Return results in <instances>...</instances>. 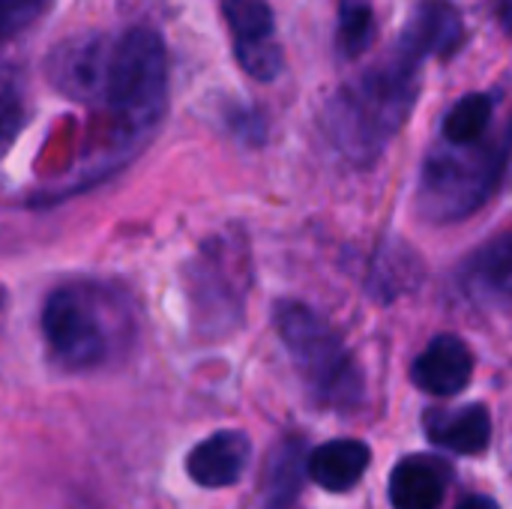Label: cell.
<instances>
[{
    "label": "cell",
    "instance_id": "1",
    "mask_svg": "<svg viewBox=\"0 0 512 509\" xmlns=\"http://www.w3.org/2000/svg\"><path fill=\"white\" fill-rule=\"evenodd\" d=\"M417 72L420 66L393 51L390 60L372 66L330 99L324 129L348 159L372 162L399 132L417 99Z\"/></svg>",
    "mask_w": 512,
    "mask_h": 509
},
{
    "label": "cell",
    "instance_id": "2",
    "mask_svg": "<svg viewBox=\"0 0 512 509\" xmlns=\"http://www.w3.org/2000/svg\"><path fill=\"white\" fill-rule=\"evenodd\" d=\"M168 99V54L165 42L150 27H132L114 39L105 105L120 117V123L141 135L156 126Z\"/></svg>",
    "mask_w": 512,
    "mask_h": 509
},
{
    "label": "cell",
    "instance_id": "3",
    "mask_svg": "<svg viewBox=\"0 0 512 509\" xmlns=\"http://www.w3.org/2000/svg\"><path fill=\"white\" fill-rule=\"evenodd\" d=\"M276 327L297 369L324 405L348 408L363 396V378L333 327L303 303H279Z\"/></svg>",
    "mask_w": 512,
    "mask_h": 509
},
{
    "label": "cell",
    "instance_id": "4",
    "mask_svg": "<svg viewBox=\"0 0 512 509\" xmlns=\"http://www.w3.org/2000/svg\"><path fill=\"white\" fill-rule=\"evenodd\" d=\"M504 159L486 144H450L435 150L417 186V207L435 222H456L480 210L498 186Z\"/></svg>",
    "mask_w": 512,
    "mask_h": 509
},
{
    "label": "cell",
    "instance_id": "5",
    "mask_svg": "<svg viewBox=\"0 0 512 509\" xmlns=\"http://www.w3.org/2000/svg\"><path fill=\"white\" fill-rule=\"evenodd\" d=\"M42 333L51 357L69 369L84 372L111 354V333L102 309L90 291L60 288L42 306Z\"/></svg>",
    "mask_w": 512,
    "mask_h": 509
},
{
    "label": "cell",
    "instance_id": "6",
    "mask_svg": "<svg viewBox=\"0 0 512 509\" xmlns=\"http://www.w3.org/2000/svg\"><path fill=\"white\" fill-rule=\"evenodd\" d=\"M111 51H114V39H108L105 33H84L66 39L54 48L48 60V78L60 93L78 102L105 99Z\"/></svg>",
    "mask_w": 512,
    "mask_h": 509
},
{
    "label": "cell",
    "instance_id": "7",
    "mask_svg": "<svg viewBox=\"0 0 512 509\" xmlns=\"http://www.w3.org/2000/svg\"><path fill=\"white\" fill-rule=\"evenodd\" d=\"M462 36H465V27H462L459 12L447 0H426L411 12L396 42V54L414 66H423L426 57L450 54L462 42Z\"/></svg>",
    "mask_w": 512,
    "mask_h": 509
},
{
    "label": "cell",
    "instance_id": "8",
    "mask_svg": "<svg viewBox=\"0 0 512 509\" xmlns=\"http://www.w3.org/2000/svg\"><path fill=\"white\" fill-rule=\"evenodd\" d=\"M252 459V441L243 432L225 429L204 438L186 459V474L204 489H228L243 480Z\"/></svg>",
    "mask_w": 512,
    "mask_h": 509
},
{
    "label": "cell",
    "instance_id": "9",
    "mask_svg": "<svg viewBox=\"0 0 512 509\" xmlns=\"http://www.w3.org/2000/svg\"><path fill=\"white\" fill-rule=\"evenodd\" d=\"M414 384L429 396H459L474 375V354L459 336H435L414 360Z\"/></svg>",
    "mask_w": 512,
    "mask_h": 509
},
{
    "label": "cell",
    "instance_id": "10",
    "mask_svg": "<svg viewBox=\"0 0 512 509\" xmlns=\"http://www.w3.org/2000/svg\"><path fill=\"white\" fill-rule=\"evenodd\" d=\"M453 483V468L429 453L402 459L390 477V504L396 509H438Z\"/></svg>",
    "mask_w": 512,
    "mask_h": 509
},
{
    "label": "cell",
    "instance_id": "11",
    "mask_svg": "<svg viewBox=\"0 0 512 509\" xmlns=\"http://www.w3.org/2000/svg\"><path fill=\"white\" fill-rule=\"evenodd\" d=\"M426 435L435 447L462 456H480L492 441V417L486 405H465L456 411H429L426 414Z\"/></svg>",
    "mask_w": 512,
    "mask_h": 509
},
{
    "label": "cell",
    "instance_id": "12",
    "mask_svg": "<svg viewBox=\"0 0 512 509\" xmlns=\"http://www.w3.org/2000/svg\"><path fill=\"white\" fill-rule=\"evenodd\" d=\"M372 462V450L363 441L354 438H336L321 444L312 456H309V477L327 489V492H351L363 474L369 471Z\"/></svg>",
    "mask_w": 512,
    "mask_h": 509
},
{
    "label": "cell",
    "instance_id": "13",
    "mask_svg": "<svg viewBox=\"0 0 512 509\" xmlns=\"http://www.w3.org/2000/svg\"><path fill=\"white\" fill-rule=\"evenodd\" d=\"M309 474V456L300 441H282L270 456L267 483H264V509H291L300 498L303 480Z\"/></svg>",
    "mask_w": 512,
    "mask_h": 509
},
{
    "label": "cell",
    "instance_id": "14",
    "mask_svg": "<svg viewBox=\"0 0 512 509\" xmlns=\"http://www.w3.org/2000/svg\"><path fill=\"white\" fill-rule=\"evenodd\" d=\"M225 21L237 48H252L273 42V12L267 0H225Z\"/></svg>",
    "mask_w": 512,
    "mask_h": 509
},
{
    "label": "cell",
    "instance_id": "15",
    "mask_svg": "<svg viewBox=\"0 0 512 509\" xmlns=\"http://www.w3.org/2000/svg\"><path fill=\"white\" fill-rule=\"evenodd\" d=\"M492 120V99L486 93L462 96L444 117V141L450 144H477Z\"/></svg>",
    "mask_w": 512,
    "mask_h": 509
},
{
    "label": "cell",
    "instance_id": "16",
    "mask_svg": "<svg viewBox=\"0 0 512 509\" xmlns=\"http://www.w3.org/2000/svg\"><path fill=\"white\" fill-rule=\"evenodd\" d=\"M465 273L474 288L498 291L512 282V234H504L492 243H486L468 264Z\"/></svg>",
    "mask_w": 512,
    "mask_h": 509
},
{
    "label": "cell",
    "instance_id": "17",
    "mask_svg": "<svg viewBox=\"0 0 512 509\" xmlns=\"http://www.w3.org/2000/svg\"><path fill=\"white\" fill-rule=\"evenodd\" d=\"M375 42V15L369 0H342L336 48L342 57H360Z\"/></svg>",
    "mask_w": 512,
    "mask_h": 509
},
{
    "label": "cell",
    "instance_id": "18",
    "mask_svg": "<svg viewBox=\"0 0 512 509\" xmlns=\"http://www.w3.org/2000/svg\"><path fill=\"white\" fill-rule=\"evenodd\" d=\"M27 114L24 78L15 66L0 63V153L18 138Z\"/></svg>",
    "mask_w": 512,
    "mask_h": 509
},
{
    "label": "cell",
    "instance_id": "19",
    "mask_svg": "<svg viewBox=\"0 0 512 509\" xmlns=\"http://www.w3.org/2000/svg\"><path fill=\"white\" fill-rule=\"evenodd\" d=\"M51 0H0V42L27 30L39 15H45Z\"/></svg>",
    "mask_w": 512,
    "mask_h": 509
},
{
    "label": "cell",
    "instance_id": "20",
    "mask_svg": "<svg viewBox=\"0 0 512 509\" xmlns=\"http://www.w3.org/2000/svg\"><path fill=\"white\" fill-rule=\"evenodd\" d=\"M456 509H501V507H498V501H495V498H489V495H471V498H465V501H462Z\"/></svg>",
    "mask_w": 512,
    "mask_h": 509
},
{
    "label": "cell",
    "instance_id": "21",
    "mask_svg": "<svg viewBox=\"0 0 512 509\" xmlns=\"http://www.w3.org/2000/svg\"><path fill=\"white\" fill-rule=\"evenodd\" d=\"M0 303H3V294H0Z\"/></svg>",
    "mask_w": 512,
    "mask_h": 509
}]
</instances>
